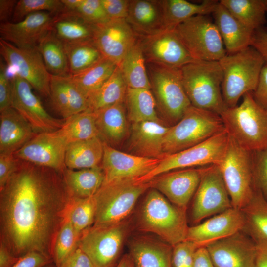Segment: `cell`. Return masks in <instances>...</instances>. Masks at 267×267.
<instances>
[{
	"instance_id": "obj_1",
	"label": "cell",
	"mask_w": 267,
	"mask_h": 267,
	"mask_svg": "<svg viewBox=\"0 0 267 267\" xmlns=\"http://www.w3.org/2000/svg\"><path fill=\"white\" fill-rule=\"evenodd\" d=\"M73 199L62 173L18 159L0 190V242L17 257L35 251L53 260Z\"/></svg>"
},
{
	"instance_id": "obj_2",
	"label": "cell",
	"mask_w": 267,
	"mask_h": 267,
	"mask_svg": "<svg viewBox=\"0 0 267 267\" xmlns=\"http://www.w3.org/2000/svg\"><path fill=\"white\" fill-rule=\"evenodd\" d=\"M186 209L170 202L155 189L146 194L137 215L136 225L142 232L157 235L174 247L186 240L189 226Z\"/></svg>"
},
{
	"instance_id": "obj_3",
	"label": "cell",
	"mask_w": 267,
	"mask_h": 267,
	"mask_svg": "<svg viewBox=\"0 0 267 267\" xmlns=\"http://www.w3.org/2000/svg\"><path fill=\"white\" fill-rule=\"evenodd\" d=\"M221 116L225 130L242 148L252 152L267 148V108L256 101L252 92Z\"/></svg>"
},
{
	"instance_id": "obj_4",
	"label": "cell",
	"mask_w": 267,
	"mask_h": 267,
	"mask_svg": "<svg viewBox=\"0 0 267 267\" xmlns=\"http://www.w3.org/2000/svg\"><path fill=\"white\" fill-rule=\"evenodd\" d=\"M180 70L192 106L220 115L227 108L222 92V72L219 61H195Z\"/></svg>"
},
{
	"instance_id": "obj_5",
	"label": "cell",
	"mask_w": 267,
	"mask_h": 267,
	"mask_svg": "<svg viewBox=\"0 0 267 267\" xmlns=\"http://www.w3.org/2000/svg\"><path fill=\"white\" fill-rule=\"evenodd\" d=\"M222 72V92L227 108L237 105L244 94L257 88L265 62L252 46L226 54L219 61Z\"/></svg>"
},
{
	"instance_id": "obj_6",
	"label": "cell",
	"mask_w": 267,
	"mask_h": 267,
	"mask_svg": "<svg viewBox=\"0 0 267 267\" xmlns=\"http://www.w3.org/2000/svg\"><path fill=\"white\" fill-rule=\"evenodd\" d=\"M150 181L125 179L103 183L93 196L95 217L93 226H106L124 221L133 212Z\"/></svg>"
},
{
	"instance_id": "obj_7",
	"label": "cell",
	"mask_w": 267,
	"mask_h": 267,
	"mask_svg": "<svg viewBox=\"0 0 267 267\" xmlns=\"http://www.w3.org/2000/svg\"><path fill=\"white\" fill-rule=\"evenodd\" d=\"M225 130L221 115L191 106L181 119L170 126L163 145L165 155L197 145Z\"/></svg>"
},
{
	"instance_id": "obj_8",
	"label": "cell",
	"mask_w": 267,
	"mask_h": 267,
	"mask_svg": "<svg viewBox=\"0 0 267 267\" xmlns=\"http://www.w3.org/2000/svg\"><path fill=\"white\" fill-rule=\"evenodd\" d=\"M217 165L232 207L242 209L252 199L257 189L254 177L253 152L242 148L229 135L223 158Z\"/></svg>"
},
{
	"instance_id": "obj_9",
	"label": "cell",
	"mask_w": 267,
	"mask_h": 267,
	"mask_svg": "<svg viewBox=\"0 0 267 267\" xmlns=\"http://www.w3.org/2000/svg\"><path fill=\"white\" fill-rule=\"evenodd\" d=\"M229 138V135L225 129L197 145L165 155L153 170L138 180L147 182L173 170L218 165L223 158Z\"/></svg>"
},
{
	"instance_id": "obj_10",
	"label": "cell",
	"mask_w": 267,
	"mask_h": 267,
	"mask_svg": "<svg viewBox=\"0 0 267 267\" xmlns=\"http://www.w3.org/2000/svg\"><path fill=\"white\" fill-rule=\"evenodd\" d=\"M151 89L163 113L175 124L191 106L182 83L180 69L146 63Z\"/></svg>"
},
{
	"instance_id": "obj_11",
	"label": "cell",
	"mask_w": 267,
	"mask_h": 267,
	"mask_svg": "<svg viewBox=\"0 0 267 267\" xmlns=\"http://www.w3.org/2000/svg\"><path fill=\"white\" fill-rule=\"evenodd\" d=\"M129 230L127 220L109 225H92L81 234L78 247L95 267H115Z\"/></svg>"
},
{
	"instance_id": "obj_12",
	"label": "cell",
	"mask_w": 267,
	"mask_h": 267,
	"mask_svg": "<svg viewBox=\"0 0 267 267\" xmlns=\"http://www.w3.org/2000/svg\"><path fill=\"white\" fill-rule=\"evenodd\" d=\"M175 30L196 61H219L227 54L219 31L208 15L195 16Z\"/></svg>"
},
{
	"instance_id": "obj_13",
	"label": "cell",
	"mask_w": 267,
	"mask_h": 267,
	"mask_svg": "<svg viewBox=\"0 0 267 267\" xmlns=\"http://www.w3.org/2000/svg\"><path fill=\"white\" fill-rule=\"evenodd\" d=\"M194 196L191 218L195 224L233 207L217 165L206 167Z\"/></svg>"
},
{
	"instance_id": "obj_14",
	"label": "cell",
	"mask_w": 267,
	"mask_h": 267,
	"mask_svg": "<svg viewBox=\"0 0 267 267\" xmlns=\"http://www.w3.org/2000/svg\"><path fill=\"white\" fill-rule=\"evenodd\" d=\"M0 53L16 75L24 79L43 95L50 94L51 74L37 48H19L0 39Z\"/></svg>"
},
{
	"instance_id": "obj_15",
	"label": "cell",
	"mask_w": 267,
	"mask_h": 267,
	"mask_svg": "<svg viewBox=\"0 0 267 267\" xmlns=\"http://www.w3.org/2000/svg\"><path fill=\"white\" fill-rule=\"evenodd\" d=\"M137 37L146 63L180 69L196 61L175 29H165L153 35Z\"/></svg>"
},
{
	"instance_id": "obj_16",
	"label": "cell",
	"mask_w": 267,
	"mask_h": 267,
	"mask_svg": "<svg viewBox=\"0 0 267 267\" xmlns=\"http://www.w3.org/2000/svg\"><path fill=\"white\" fill-rule=\"evenodd\" d=\"M68 142L60 129L37 134L14 156L36 165L54 169L63 173L65 152Z\"/></svg>"
},
{
	"instance_id": "obj_17",
	"label": "cell",
	"mask_w": 267,
	"mask_h": 267,
	"mask_svg": "<svg viewBox=\"0 0 267 267\" xmlns=\"http://www.w3.org/2000/svg\"><path fill=\"white\" fill-rule=\"evenodd\" d=\"M11 81V107L29 123L36 134L53 132L62 128L65 120L54 118L46 111L28 82L16 74Z\"/></svg>"
},
{
	"instance_id": "obj_18",
	"label": "cell",
	"mask_w": 267,
	"mask_h": 267,
	"mask_svg": "<svg viewBox=\"0 0 267 267\" xmlns=\"http://www.w3.org/2000/svg\"><path fill=\"white\" fill-rule=\"evenodd\" d=\"M161 159L124 153L104 142L101 164L104 176L103 183L125 179H138L153 170Z\"/></svg>"
},
{
	"instance_id": "obj_19",
	"label": "cell",
	"mask_w": 267,
	"mask_h": 267,
	"mask_svg": "<svg viewBox=\"0 0 267 267\" xmlns=\"http://www.w3.org/2000/svg\"><path fill=\"white\" fill-rule=\"evenodd\" d=\"M214 267H255L256 242L240 231L206 247Z\"/></svg>"
},
{
	"instance_id": "obj_20",
	"label": "cell",
	"mask_w": 267,
	"mask_h": 267,
	"mask_svg": "<svg viewBox=\"0 0 267 267\" xmlns=\"http://www.w3.org/2000/svg\"><path fill=\"white\" fill-rule=\"evenodd\" d=\"M206 166L171 171L150 180L155 189L172 204L186 209L199 185Z\"/></svg>"
},
{
	"instance_id": "obj_21",
	"label": "cell",
	"mask_w": 267,
	"mask_h": 267,
	"mask_svg": "<svg viewBox=\"0 0 267 267\" xmlns=\"http://www.w3.org/2000/svg\"><path fill=\"white\" fill-rule=\"evenodd\" d=\"M244 215L240 209L232 207L189 227L186 240L194 243L197 248L209 244L243 230Z\"/></svg>"
},
{
	"instance_id": "obj_22",
	"label": "cell",
	"mask_w": 267,
	"mask_h": 267,
	"mask_svg": "<svg viewBox=\"0 0 267 267\" xmlns=\"http://www.w3.org/2000/svg\"><path fill=\"white\" fill-rule=\"evenodd\" d=\"M136 38L125 19L110 20L94 26V43L103 57L118 66Z\"/></svg>"
},
{
	"instance_id": "obj_23",
	"label": "cell",
	"mask_w": 267,
	"mask_h": 267,
	"mask_svg": "<svg viewBox=\"0 0 267 267\" xmlns=\"http://www.w3.org/2000/svg\"><path fill=\"white\" fill-rule=\"evenodd\" d=\"M55 15L47 11L30 14L17 22H1L0 39L19 48H37L52 29Z\"/></svg>"
},
{
	"instance_id": "obj_24",
	"label": "cell",
	"mask_w": 267,
	"mask_h": 267,
	"mask_svg": "<svg viewBox=\"0 0 267 267\" xmlns=\"http://www.w3.org/2000/svg\"><path fill=\"white\" fill-rule=\"evenodd\" d=\"M51 103L64 119L89 109L88 97L80 89L70 76L51 74Z\"/></svg>"
},
{
	"instance_id": "obj_25",
	"label": "cell",
	"mask_w": 267,
	"mask_h": 267,
	"mask_svg": "<svg viewBox=\"0 0 267 267\" xmlns=\"http://www.w3.org/2000/svg\"><path fill=\"white\" fill-rule=\"evenodd\" d=\"M161 122L152 121L133 123L130 148L136 155L162 159L164 137L169 129Z\"/></svg>"
},
{
	"instance_id": "obj_26",
	"label": "cell",
	"mask_w": 267,
	"mask_h": 267,
	"mask_svg": "<svg viewBox=\"0 0 267 267\" xmlns=\"http://www.w3.org/2000/svg\"><path fill=\"white\" fill-rule=\"evenodd\" d=\"M126 19L137 37L165 30L162 0H130Z\"/></svg>"
},
{
	"instance_id": "obj_27",
	"label": "cell",
	"mask_w": 267,
	"mask_h": 267,
	"mask_svg": "<svg viewBox=\"0 0 267 267\" xmlns=\"http://www.w3.org/2000/svg\"><path fill=\"white\" fill-rule=\"evenodd\" d=\"M211 14L227 54L235 53L251 46L255 31L240 22L220 2Z\"/></svg>"
},
{
	"instance_id": "obj_28",
	"label": "cell",
	"mask_w": 267,
	"mask_h": 267,
	"mask_svg": "<svg viewBox=\"0 0 267 267\" xmlns=\"http://www.w3.org/2000/svg\"><path fill=\"white\" fill-rule=\"evenodd\" d=\"M0 113V153L14 154L37 134L12 107Z\"/></svg>"
},
{
	"instance_id": "obj_29",
	"label": "cell",
	"mask_w": 267,
	"mask_h": 267,
	"mask_svg": "<svg viewBox=\"0 0 267 267\" xmlns=\"http://www.w3.org/2000/svg\"><path fill=\"white\" fill-rule=\"evenodd\" d=\"M129 246L135 267H171L173 247L161 239L136 236Z\"/></svg>"
},
{
	"instance_id": "obj_30",
	"label": "cell",
	"mask_w": 267,
	"mask_h": 267,
	"mask_svg": "<svg viewBox=\"0 0 267 267\" xmlns=\"http://www.w3.org/2000/svg\"><path fill=\"white\" fill-rule=\"evenodd\" d=\"M104 152V141L96 137L68 143L65 155L67 168L80 170L101 166Z\"/></svg>"
},
{
	"instance_id": "obj_31",
	"label": "cell",
	"mask_w": 267,
	"mask_h": 267,
	"mask_svg": "<svg viewBox=\"0 0 267 267\" xmlns=\"http://www.w3.org/2000/svg\"><path fill=\"white\" fill-rule=\"evenodd\" d=\"M219 1L204 0L195 4L185 0H162L165 29L174 30L189 19L211 14Z\"/></svg>"
},
{
	"instance_id": "obj_32",
	"label": "cell",
	"mask_w": 267,
	"mask_h": 267,
	"mask_svg": "<svg viewBox=\"0 0 267 267\" xmlns=\"http://www.w3.org/2000/svg\"><path fill=\"white\" fill-rule=\"evenodd\" d=\"M94 112L99 137L111 146L120 141L127 131L124 102Z\"/></svg>"
},
{
	"instance_id": "obj_33",
	"label": "cell",
	"mask_w": 267,
	"mask_h": 267,
	"mask_svg": "<svg viewBox=\"0 0 267 267\" xmlns=\"http://www.w3.org/2000/svg\"><path fill=\"white\" fill-rule=\"evenodd\" d=\"M63 175L69 191L76 198L93 196L104 180L101 166L77 170L66 168Z\"/></svg>"
},
{
	"instance_id": "obj_34",
	"label": "cell",
	"mask_w": 267,
	"mask_h": 267,
	"mask_svg": "<svg viewBox=\"0 0 267 267\" xmlns=\"http://www.w3.org/2000/svg\"><path fill=\"white\" fill-rule=\"evenodd\" d=\"M119 67L123 75L127 87L151 89L145 59L137 37Z\"/></svg>"
},
{
	"instance_id": "obj_35",
	"label": "cell",
	"mask_w": 267,
	"mask_h": 267,
	"mask_svg": "<svg viewBox=\"0 0 267 267\" xmlns=\"http://www.w3.org/2000/svg\"><path fill=\"white\" fill-rule=\"evenodd\" d=\"M127 85L117 66L111 77L88 96L89 110L95 112L125 102Z\"/></svg>"
},
{
	"instance_id": "obj_36",
	"label": "cell",
	"mask_w": 267,
	"mask_h": 267,
	"mask_svg": "<svg viewBox=\"0 0 267 267\" xmlns=\"http://www.w3.org/2000/svg\"><path fill=\"white\" fill-rule=\"evenodd\" d=\"M94 26L73 13L64 12L55 16L52 30L64 43H77L93 40Z\"/></svg>"
},
{
	"instance_id": "obj_37",
	"label": "cell",
	"mask_w": 267,
	"mask_h": 267,
	"mask_svg": "<svg viewBox=\"0 0 267 267\" xmlns=\"http://www.w3.org/2000/svg\"><path fill=\"white\" fill-rule=\"evenodd\" d=\"M37 48L50 74L58 76L71 75L64 43L52 29L40 41Z\"/></svg>"
},
{
	"instance_id": "obj_38",
	"label": "cell",
	"mask_w": 267,
	"mask_h": 267,
	"mask_svg": "<svg viewBox=\"0 0 267 267\" xmlns=\"http://www.w3.org/2000/svg\"><path fill=\"white\" fill-rule=\"evenodd\" d=\"M125 101L128 119L133 123L147 121L161 122L151 89L127 87Z\"/></svg>"
},
{
	"instance_id": "obj_39",
	"label": "cell",
	"mask_w": 267,
	"mask_h": 267,
	"mask_svg": "<svg viewBox=\"0 0 267 267\" xmlns=\"http://www.w3.org/2000/svg\"><path fill=\"white\" fill-rule=\"evenodd\" d=\"M245 219L243 230L255 242L267 241V200L257 188L242 209Z\"/></svg>"
},
{
	"instance_id": "obj_40",
	"label": "cell",
	"mask_w": 267,
	"mask_h": 267,
	"mask_svg": "<svg viewBox=\"0 0 267 267\" xmlns=\"http://www.w3.org/2000/svg\"><path fill=\"white\" fill-rule=\"evenodd\" d=\"M219 2L240 22L254 31L263 27L266 23L263 0H221Z\"/></svg>"
},
{
	"instance_id": "obj_41",
	"label": "cell",
	"mask_w": 267,
	"mask_h": 267,
	"mask_svg": "<svg viewBox=\"0 0 267 267\" xmlns=\"http://www.w3.org/2000/svg\"><path fill=\"white\" fill-rule=\"evenodd\" d=\"M64 44L71 75L85 70L104 58L93 40Z\"/></svg>"
},
{
	"instance_id": "obj_42",
	"label": "cell",
	"mask_w": 267,
	"mask_h": 267,
	"mask_svg": "<svg viewBox=\"0 0 267 267\" xmlns=\"http://www.w3.org/2000/svg\"><path fill=\"white\" fill-rule=\"evenodd\" d=\"M117 67L115 63L104 57L85 70L71 76L88 98L111 77Z\"/></svg>"
},
{
	"instance_id": "obj_43",
	"label": "cell",
	"mask_w": 267,
	"mask_h": 267,
	"mask_svg": "<svg viewBox=\"0 0 267 267\" xmlns=\"http://www.w3.org/2000/svg\"><path fill=\"white\" fill-rule=\"evenodd\" d=\"M64 120L60 130L68 143L99 137L94 112L87 110Z\"/></svg>"
},
{
	"instance_id": "obj_44",
	"label": "cell",
	"mask_w": 267,
	"mask_h": 267,
	"mask_svg": "<svg viewBox=\"0 0 267 267\" xmlns=\"http://www.w3.org/2000/svg\"><path fill=\"white\" fill-rule=\"evenodd\" d=\"M95 217L93 196L80 198L73 197L68 214L69 219L76 231L80 235L93 225Z\"/></svg>"
},
{
	"instance_id": "obj_45",
	"label": "cell",
	"mask_w": 267,
	"mask_h": 267,
	"mask_svg": "<svg viewBox=\"0 0 267 267\" xmlns=\"http://www.w3.org/2000/svg\"><path fill=\"white\" fill-rule=\"evenodd\" d=\"M79 234L74 228L68 215L56 238L53 254V261L57 266L78 246Z\"/></svg>"
},
{
	"instance_id": "obj_46",
	"label": "cell",
	"mask_w": 267,
	"mask_h": 267,
	"mask_svg": "<svg viewBox=\"0 0 267 267\" xmlns=\"http://www.w3.org/2000/svg\"><path fill=\"white\" fill-rule=\"evenodd\" d=\"M41 11H47L55 16L63 12L64 8L61 0H20L15 7L12 16L13 22Z\"/></svg>"
},
{
	"instance_id": "obj_47",
	"label": "cell",
	"mask_w": 267,
	"mask_h": 267,
	"mask_svg": "<svg viewBox=\"0 0 267 267\" xmlns=\"http://www.w3.org/2000/svg\"><path fill=\"white\" fill-rule=\"evenodd\" d=\"M70 13L92 25L102 24L110 20L100 0H81L76 9Z\"/></svg>"
},
{
	"instance_id": "obj_48",
	"label": "cell",
	"mask_w": 267,
	"mask_h": 267,
	"mask_svg": "<svg viewBox=\"0 0 267 267\" xmlns=\"http://www.w3.org/2000/svg\"><path fill=\"white\" fill-rule=\"evenodd\" d=\"M256 186L267 200V148L253 152Z\"/></svg>"
},
{
	"instance_id": "obj_49",
	"label": "cell",
	"mask_w": 267,
	"mask_h": 267,
	"mask_svg": "<svg viewBox=\"0 0 267 267\" xmlns=\"http://www.w3.org/2000/svg\"><path fill=\"white\" fill-rule=\"evenodd\" d=\"M197 247L187 240L173 247L171 267H193L194 253Z\"/></svg>"
},
{
	"instance_id": "obj_50",
	"label": "cell",
	"mask_w": 267,
	"mask_h": 267,
	"mask_svg": "<svg viewBox=\"0 0 267 267\" xmlns=\"http://www.w3.org/2000/svg\"><path fill=\"white\" fill-rule=\"evenodd\" d=\"M12 86L8 78L7 68L0 60V112L11 107Z\"/></svg>"
},
{
	"instance_id": "obj_51",
	"label": "cell",
	"mask_w": 267,
	"mask_h": 267,
	"mask_svg": "<svg viewBox=\"0 0 267 267\" xmlns=\"http://www.w3.org/2000/svg\"><path fill=\"white\" fill-rule=\"evenodd\" d=\"M110 20L126 19L130 0H100Z\"/></svg>"
},
{
	"instance_id": "obj_52",
	"label": "cell",
	"mask_w": 267,
	"mask_h": 267,
	"mask_svg": "<svg viewBox=\"0 0 267 267\" xmlns=\"http://www.w3.org/2000/svg\"><path fill=\"white\" fill-rule=\"evenodd\" d=\"M18 160L13 154L0 153V190L15 171Z\"/></svg>"
},
{
	"instance_id": "obj_53",
	"label": "cell",
	"mask_w": 267,
	"mask_h": 267,
	"mask_svg": "<svg viewBox=\"0 0 267 267\" xmlns=\"http://www.w3.org/2000/svg\"><path fill=\"white\" fill-rule=\"evenodd\" d=\"M53 260L38 252L32 251L20 257L12 267H43Z\"/></svg>"
},
{
	"instance_id": "obj_54",
	"label": "cell",
	"mask_w": 267,
	"mask_h": 267,
	"mask_svg": "<svg viewBox=\"0 0 267 267\" xmlns=\"http://www.w3.org/2000/svg\"><path fill=\"white\" fill-rule=\"evenodd\" d=\"M57 267H95L89 257L77 247Z\"/></svg>"
},
{
	"instance_id": "obj_55",
	"label": "cell",
	"mask_w": 267,
	"mask_h": 267,
	"mask_svg": "<svg viewBox=\"0 0 267 267\" xmlns=\"http://www.w3.org/2000/svg\"><path fill=\"white\" fill-rule=\"evenodd\" d=\"M251 46L259 53L265 62V65H267V30L264 27L254 31Z\"/></svg>"
},
{
	"instance_id": "obj_56",
	"label": "cell",
	"mask_w": 267,
	"mask_h": 267,
	"mask_svg": "<svg viewBox=\"0 0 267 267\" xmlns=\"http://www.w3.org/2000/svg\"><path fill=\"white\" fill-rule=\"evenodd\" d=\"M256 101L263 107L267 108V65L263 67L258 85L252 92Z\"/></svg>"
},
{
	"instance_id": "obj_57",
	"label": "cell",
	"mask_w": 267,
	"mask_h": 267,
	"mask_svg": "<svg viewBox=\"0 0 267 267\" xmlns=\"http://www.w3.org/2000/svg\"><path fill=\"white\" fill-rule=\"evenodd\" d=\"M193 267H214L206 247H200L195 251Z\"/></svg>"
},
{
	"instance_id": "obj_58",
	"label": "cell",
	"mask_w": 267,
	"mask_h": 267,
	"mask_svg": "<svg viewBox=\"0 0 267 267\" xmlns=\"http://www.w3.org/2000/svg\"><path fill=\"white\" fill-rule=\"evenodd\" d=\"M17 1L15 0H0V23L9 21V19L13 16Z\"/></svg>"
},
{
	"instance_id": "obj_59",
	"label": "cell",
	"mask_w": 267,
	"mask_h": 267,
	"mask_svg": "<svg viewBox=\"0 0 267 267\" xmlns=\"http://www.w3.org/2000/svg\"><path fill=\"white\" fill-rule=\"evenodd\" d=\"M19 258L13 255L7 247L0 242V267H12Z\"/></svg>"
},
{
	"instance_id": "obj_60",
	"label": "cell",
	"mask_w": 267,
	"mask_h": 267,
	"mask_svg": "<svg viewBox=\"0 0 267 267\" xmlns=\"http://www.w3.org/2000/svg\"><path fill=\"white\" fill-rule=\"evenodd\" d=\"M255 267H267V241H258Z\"/></svg>"
},
{
	"instance_id": "obj_61",
	"label": "cell",
	"mask_w": 267,
	"mask_h": 267,
	"mask_svg": "<svg viewBox=\"0 0 267 267\" xmlns=\"http://www.w3.org/2000/svg\"><path fill=\"white\" fill-rule=\"evenodd\" d=\"M115 267H135V266L129 254H126L122 257Z\"/></svg>"
},
{
	"instance_id": "obj_62",
	"label": "cell",
	"mask_w": 267,
	"mask_h": 267,
	"mask_svg": "<svg viewBox=\"0 0 267 267\" xmlns=\"http://www.w3.org/2000/svg\"><path fill=\"white\" fill-rule=\"evenodd\" d=\"M43 267H57L56 265L54 263V262L49 263Z\"/></svg>"
},
{
	"instance_id": "obj_63",
	"label": "cell",
	"mask_w": 267,
	"mask_h": 267,
	"mask_svg": "<svg viewBox=\"0 0 267 267\" xmlns=\"http://www.w3.org/2000/svg\"><path fill=\"white\" fill-rule=\"evenodd\" d=\"M264 4L266 13H267V0H263Z\"/></svg>"
}]
</instances>
